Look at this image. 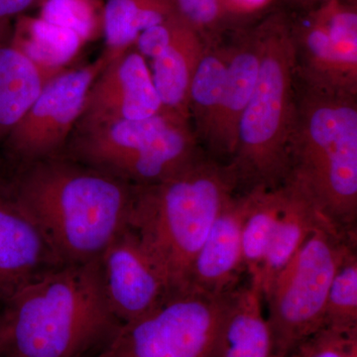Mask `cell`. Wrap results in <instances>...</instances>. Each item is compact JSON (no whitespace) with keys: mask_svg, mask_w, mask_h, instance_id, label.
<instances>
[{"mask_svg":"<svg viewBox=\"0 0 357 357\" xmlns=\"http://www.w3.org/2000/svg\"><path fill=\"white\" fill-rule=\"evenodd\" d=\"M135 185L60 156L28 164L10 203L35 225L60 266L98 259L129 227Z\"/></svg>","mask_w":357,"mask_h":357,"instance_id":"1","label":"cell"},{"mask_svg":"<svg viewBox=\"0 0 357 357\" xmlns=\"http://www.w3.org/2000/svg\"><path fill=\"white\" fill-rule=\"evenodd\" d=\"M121 324L110 312L100 258L45 272L0 311V357H82Z\"/></svg>","mask_w":357,"mask_h":357,"instance_id":"2","label":"cell"},{"mask_svg":"<svg viewBox=\"0 0 357 357\" xmlns=\"http://www.w3.org/2000/svg\"><path fill=\"white\" fill-rule=\"evenodd\" d=\"M237 192L234 168L206 154L173 177L135 185L129 227L173 292L187 290L195 257Z\"/></svg>","mask_w":357,"mask_h":357,"instance_id":"3","label":"cell"},{"mask_svg":"<svg viewBox=\"0 0 357 357\" xmlns=\"http://www.w3.org/2000/svg\"><path fill=\"white\" fill-rule=\"evenodd\" d=\"M299 83L286 182L326 222L356 237L357 93Z\"/></svg>","mask_w":357,"mask_h":357,"instance_id":"4","label":"cell"},{"mask_svg":"<svg viewBox=\"0 0 357 357\" xmlns=\"http://www.w3.org/2000/svg\"><path fill=\"white\" fill-rule=\"evenodd\" d=\"M258 27L262 44L259 73L239 123L236 151L229 162L236 174L239 192L276 189L285 184L297 109L292 23L276 13Z\"/></svg>","mask_w":357,"mask_h":357,"instance_id":"5","label":"cell"},{"mask_svg":"<svg viewBox=\"0 0 357 357\" xmlns=\"http://www.w3.org/2000/svg\"><path fill=\"white\" fill-rule=\"evenodd\" d=\"M68 144V158L136 187L173 177L206 155L191 122L166 112L77 126Z\"/></svg>","mask_w":357,"mask_h":357,"instance_id":"6","label":"cell"},{"mask_svg":"<svg viewBox=\"0 0 357 357\" xmlns=\"http://www.w3.org/2000/svg\"><path fill=\"white\" fill-rule=\"evenodd\" d=\"M356 248V237L325 223L288 262L263 300L272 354L290 357L325 326L326 299L345 256Z\"/></svg>","mask_w":357,"mask_h":357,"instance_id":"7","label":"cell"},{"mask_svg":"<svg viewBox=\"0 0 357 357\" xmlns=\"http://www.w3.org/2000/svg\"><path fill=\"white\" fill-rule=\"evenodd\" d=\"M236 290L222 295L192 289L174 293L153 312L119 326L96 357H220Z\"/></svg>","mask_w":357,"mask_h":357,"instance_id":"8","label":"cell"},{"mask_svg":"<svg viewBox=\"0 0 357 357\" xmlns=\"http://www.w3.org/2000/svg\"><path fill=\"white\" fill-rule=\"evenodd\" d=\"M112 60L103 52L89 64L52 77L7 136L11 153L26 165L59 156L81 119L91 84Z\"/></svg>","mask_w":357,"mask_h":357,"instance_id":"9","label":"cell"},{"mask_svg":"<svg viewBox=\"0 0 357 357\" xmlns=\"http://www.w3.org/2000/svg\"><path fill=\"white\" fill-rule=\"evenodd\" d=\"M100 261L107 304L121 325L146 316L175 293L130 227L115 237Z\"/></svg>","mask_w":357,"mask_h":357,"instance_id":"10","label":"cell"},{"mask_svg":"<svg viewBox=\"0 0 357 357\" xmlns=\"http://www.w3.org/2000/svg\"><path fill=\"white\" fill-rule=\"evenodd\" d=\"M164 112L146 59L130 48L91 84L77 126L148 119Z\"/></svg>","mask_w":357,"mask_h":357,"instance_id":"11","label":"cell"},{"mask_svg":"<svg viewBox=\"0 0 357 357\" xmlns=\"http://www.w3.org/2000/svg\"><path fill=\"white\" fill-rule=\"evenodd\" d=\"M292 29L301 83L357 93L356 29L326 26L314 9Z\"/></svg>","mask_w":357,"mask_h":357,"instance_id":"12","label":"cell"},{"mask_svg":"<svg viewBox=\"0 0 357 357\" xmlns=\"http://www.w3.org/2000/svg\"><path fill=\"white\" fill-rule=\"evenodd\" d=\"M261 49L258 26L227 45L229 56L222 98L206 143L208 156L222 163H229L236 151L239 123L257 81Z\"/></svg>","mask_w":357,"mask_h":357,"instance_id":"13","label":"cell"},{"mask_svg":"<svg viewBox=\"0 0 357 357\" xmlns=\"http://www.w3.org/2000/svg\"><path fill=\"white\" fill-rule=\"evenodd\" d=\"M252 192H237L220 213L192 262L188 289L222 295L238 287L243 271L241 232Z\"/></svg>","mask_w":357,"mask_h":357,"instance_id":"14","label":"cell"},{"mask_svg":"<svg viewBox=\"0 0 357 357\" xmlns=\"http://www.w3.org/2000/svg\"><path fill=\"white\" fill-rule=\"evenodd\" d=\"M60 265L29 218L0 202V310L14 294Z\"/></svg>","mask_w":357,"mask_h":357,"instance_id":"15","label":"cell"},{"mask_svg":"<svg viewBox=\"0 0 357 357\" xmlns=\"http://www.w3.org/2000/svg\"><path fill=\"white\" fill-rule=\"evenodd\" d=\"M206 42L178 15L170 43L150 61L152 79L164 112L191 122L190 89Z\"/></svg>","mask_w":357,"mask_h":357,"instance_id":"16","label":"cell"},{"mask_svg":"<svg viewBox=\"0 0 357 357\" xmlns=\"http://www.w3.org/2000/svg\"><path fill=\"white\" fill-rule=\"evenodd\" d=\"M284 188L285 201L260 273L259 283L263 297L269 291L277 275L292 259L307 239L319 227L330 223L296 185L286 182Z\"/></svg>","mask_w":357,"mask_h":357,"instance_id":"17","label":"cell"},{"mask_svg":"<svg viewBox=\"0 0 357 357\" xmlns=\"http://www.w3.org/2000/svg\"><path fill=\"white\" fill-rule=\"evenodd\" d=\"M59 73L39 67L10 42L0 41V140L6 139Z\"/></svg>","mask_w":357,"mask_h":357,"instance_id":"18","label":"cell"},{"mask_svg":"<svg viewBox=\"0 0 357 357\" xmlns=\"http://www.w3.org/2000/svg\"><path fill=\"white\" fill-rule=\"evenodd\" d=\"M258 284L249 281L234 291L220 340V357H270L271 335L263 312Z\"/></svg>","mask_w":357,"mask_h":357,"instance_id":"19","label":"cell"},{"mask_svg":"<svg viewBox=\"0 0 357 357\" xmlns=\"http://www.w3.org/2000/svg\"><path fill=\"white\" fill-rule=\"evenodd\" d=\"M175 13L169 0H107L102 8L105 53L119 57L132 48L144 30Z\"/></svg>","mask_w":357,"mask_h":357,"instance_id":"20","label":"cell"},{"mask_svg":"<svg viewBox=\"0 0 357 357\" xmlns=\"http://www.w3.org/2000/svg\"><path fill=\"white\" fill-rule=\"evenodd\" d=\"M10 44L45 70L61 72L86 44L76 32L38 17L18 21Z\"/></svg>","mask_w":357,"mask_h":357,"instance_id":"21","label":"cell"},{"mask_svg":"<svg viewBox=\"0 0 357 357\" xmlns=\"http://www.w3.org/2000/svg\"><path fill=\"white\" fill-rule=\"evenodd\" d=\"M227 46L206 44L190 89V119L195 135L206 145L220 107L227 68Z\"/></svg>","mask_w":357,"mask_h":357,"instance_id":"22","label":"cell"},{"mask_svg":"<svg viewBox=\"0 0 357 357\" xmlns=\"http://www.w3.org/2000/svg\"><path fill=\"white\" fill-rule=\"evenodd\" d=\"M251 192L252 202L241 232V255L249 280L260 286L263 262L285 201V188L283 185L276 189Z\"/></svg>","mask_w":357,"mask_h":357,"instance_id":"23","label":"cell"},{"mask_svg":"<svg viewBox=\"0 0 357 357\" xmlns=\"http://www.w3.org/2000/svg\"><path fill=\"white\" fill-rule=\"evenodd\" d=\"M326 328L342 332L357 331V256H345L333 277L326 299Z\"/></svg>","mask_w":357,"mask_h":357,"instance_id":"24","label":"cell"},{"mask_svg":"<svg viewBox=\"0 0 357 357\" xmlns=\"http://www.w3.org/2000/svg\"><path fill=\"white\" fill-rule=\"evenodd\" d=\"M39 17L76 32L84 42L102 31V9L95 0H42Z\"/></svg>","mask_w":357,"mask_h":357,"instance_id":"25","label":"cell"},{"mask_svg":"<svg viewBox=\"0 0 357 357\" xmlns=\"http://www.w3.org/2000/svg\"><path fill=\"white\" fill-rule=\"evenodd\" d=\"M176 13L201 35L206 43L217 42L222 23L229 17L223 0H169Z\"/></svg>","mask_w":357,"mask_h":357,"instance_id":"26","label":"cell"},{"mask_svg":"<svg viewBox=\"0 0 357 357\" xmlns=\"http://www.w3.org/2000/svg\"><path fill=\"white\" fill-rule=\"evenodd\" d=\"M290 357H357V331L342 332L324 326Z\"/></svg>","mask_w":357,"mask_h":357,"instance_id":"27","label":"cell"},{"mask_svg":"<svg viewBox=\"0 0 357 357\" xmlns=\"http://www.w3.org/2000/svg\"><path fill=\"white\" fill-rule=\"evenodd\" d=\"M42 0H0V22L20 15Z\"/></svg>","mask_w":357,"mask_h":357,"instance_id":"28","label":"cell"},{"mask_svg":"<svg viewBox=\"0 0 357 357\" xmlns=\"http://www.w3.org/2000/svg\"><path fill=\"white\" fill-rule=\"evenodd\" d=\"M229 15L252 13L261 8L269 0H223Z\"/></svg>","mask_w":357,"mask_h":357,"instance_id":"29","label":"cell"},{"mask_svg":"<svg viewBox=\"0 0 357 357\" xmlns=\"http://www.w3.org/2000/svg\"><path fill=\"white\" fill-rule=\"evenodd\" d=\"M300 1L304 2V3H312V0H300Z\"/></svg>","mask_w":357,"mask_h":357,"instance_id":"30","label":"cell"},{"mask_svg":"<svg viewBox=\"0 0 357 357\" xmlns=\"http://www.w3.org/2000/svg\"><path fill=\"white\" fill-rule=\"evenodd\" d=\"M321 1V0H312V2ZM325 1V0H321V2Z\"/></svg>","mask_w":357,"mask_h":357,"instance_id":"31","label":"cell"},{"mask_svg":"<svg viewBox=\"0 0 357 357\" xmlns=\"http://www.w3.org/2000/svg\"><path fill=\"white\" fill-rule=\"evenodd\" d=\"M270 357H280V356H274V354H272V356Z\"/></svg>","mask_w":357,"mask_h":357,"instance_id":"32","label":"cell"},{"mask_svg":"<svg viewBox=\"0 0 357 357\" xmlns=\"http://www.w3.org/2000/svg\"><path fill=\"white\" fill-rule=\"evenodd\" d=\"M0 311H1V310H0Z\"/></svg>","mask_w":357,"mask_h":357,"instance_id":"33","label":"cell"}]
</instances>
